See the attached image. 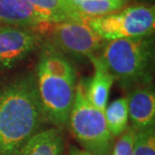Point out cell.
<instances>
[{"label":"cell","mask_w":155,"mask_h":155,"mask_svg":"<svg viewBox=\"0 0 155 155\" xmlns=\"http://www.w3.org/2000/svg\"><path fill=\"white\" fill-rule=\"evenodd\" d=\"M133 155H155L154 128L135 131Z\"/></svg>","instance_id":"obj_15"},{"label":"cell","mask_w":155,"mask_h":155,"mask_svg":"<svg viewBox=\"0 0 155 155\" xmlns=\"http://www.w3.org/2000/svg\"><path fill=\"white\" fill-rule=\"evenodd\" d=\"M64 147L61 131L51 128L35 134L15 155H63Z\"/></svg>","instance_id":"obj_12"},{"label":"cell","mask_w":155,"mask_h":155,"mask_svg":"<svg viewBox=\"0 0 155 155\" xmlns=\"http://www.w3.org/2000/svg\"><path fill=\"white\" fill-rule=\"evenodd\" d=\"M46 38L45 43L63 54L90 58L103 46V40L88 24L77 21L40 22L33 29Z\"/></svg>","instance_id":"obj_6"},{"label":"cell","mask_w":155,"mask_h":155,"mask_svg":"<svg viewBox=\"0 0 155 155\" xmlns=\"http://www.w3.org/2000/svg\"><path fill=\"white\" fill-rule=\"evenodd\" d=\"M135 131L131 126H128L119 136L111 151V155H133Z\"/></svg>","instance_id":"obj_16"},{"label":"cell","mask_w":155,"mask_h":155,"mask_svg":"<svg viewBox=\"0 0 155 155\" xmlns=\"http://www.w3.org/2000/svg\"><path fill=\"white\" fill-rule=\"evenodd\" d=\"M69 1L73 2V3H75V4H76L77 2H79V1H80V0H69Z\"/></svg>","instance_id":"obj_18"},{"label":"cell","mask_w":155,"mask_h":155,"mask_svg":"<svg viewBox=\"0 0 155 155\" xmlns=\"http://www.w3.org/2000/svg\"><path fill=\"white\" fill-rule=\"evenodd\" d=\"M128 101V115L134 131L153 128L155 121V94L146 87H140L130 93Z\"/></svg>","instance_id":"obj_8"},{"label":"cell","mask_w":155,"mask_h":155,"mask_svg":"<svg viewBox=\"0 0 155 155\" xmlns=\"http://www.w3.org/2000/svg\"><path fill=\"white\" fill-rule=\"evenodd\" d=\"M94 66V76L87 80V97L92 105L102 111L107 107L110 90L114 83V78L108 72L99 57L90 58Z\"/></svg>","instance_id":"obj_10"},{"label":"cell","mask_w":155,"mask_h":155,"mask_svg":"<svg viewBox=\"0 0 155 155\" xmlns=\"http://www.w3.org/2000/svg\"><path fill=\"white\" fill-rule=\"evenodd\" d=\"M86 24L104 40L144 38L155 27V9L146 4H134L104 16L91 18Z\"/></svg>","instance_id":"obj_5"},{"label":"cell","mask_w":155,"mask_h":155,"mask_svg":"<svg viewBox=\"0 0 155 155\" xmlns=\"http://www.w3.org/2000/svg\"><path fill=\"white\" fill-rule=\"evenodd\" d=\"M40 22L28 0H0V25L35 29Z\"/></svg>","instance_id":"obj_9"},{"label":"cell","mask_w":155,"mask_h":155,"mask_svg":"<svg viewBox=\"0 0 155 155\" xmlns=\"http://www.w3.org/2000/svg\"><path fill=\"white\" fill-rule=\"evenodd\" d=\"M45 121L35 76L0 86V155L16 154Z\"/></svg>","instance_id":"obj_1"},{"label":"cell","mask_w":155,"mask_h":155,"mask_svg":"<svg viewBox=\"0 0 155 155\" xmlns=\"http://www.w3.org/2000/svg\"><path fill=\"white\" fill-rule=\"evenodd\" d=\"M127 0H80L76 9L84 22L91 18L104 16L122 9Z\"/></svg>","instance_id":"obj_13"},{"label":"cell","mask_w":155,"mask_h":155,"mask_svg":"<svg viewBox=\"0 0 155 155\" xmlns=\"http://www.w3.org/2000/svg\"><path fill=\"white\" fill-rule=\"evenodd\" d=\"M114 80L126 86L150 80L152 40L147 36L109 40L99 57Z\"/></svg>","instance_id":"obj_3"},{"label":"cell","mask_w":155,"mask_h":155,"mask_svg":"<svg viewBox=\"0 0 155 155\" xmlns=\"http://www.w3.org/2000/svg\"><path fill=\"white\" fill-rule=\"evenodd\" d=\"M107 127L113 137H118L128 127V101L127 98H118L104 110Z\"/></svg>","instance_id":"obj_14"},{"label":"cell","mask_w":155,"mask_h":155,"mask_svg":"<svg viewBox=\"0 0 155 155\" xmlns=\"http://www.w3.org/2000/svg\"><path fill=\"white\" fill-rule=\"evenodd\" d=\"M35 79L45 120L60 128L68 126L77 86L74 66L64 54L45 43Z\"/></svg>","instance_id":"obj_2"},{"label":"cell","mask_w":155,"mask_h":155,"mask_svg":"<svg viewBox=\"0 0 155 155\" xmlns=\"http://www.w3.org/2000/svg\"><path fill=\"white\" fill-rule=\"evenodd\" d=\"M70 155H93V154L88 152L85 149H79V148L73 146L70 150Z\"/></svg>","instance_id":"obj_17"},{"label":"cell","mask_w":155,"mask_h":155,"mask_svg":"<svg viewBox=\"0 0 155 155\" xmlns=\"http://www.w3.org/2000/svg\"><path fill=\"white\" fill-rule=\"evenodd\" d=\"M40 35L29 28L0 25V69H9L29 54Z\"/></svg>","instance_id":"obj_7"},{"label":"cell","mask_w":155,"mask_h":155,"mask_svg":"<svg viewBox=\"0 0 155 155\" xmlns=\"http://www.w3.org/2000/svg\"><path fill=\"white\" fill-rule=\"evenodd\" d=\"M38 16L45 22L77 21L85 23L78 13L76 4L69 0H28Z\"/></svg>","instance_id":"obj_11"},{"label":"cell","mask_w":155,"mask_h":155,"mask_svg":"<svg viewBox=\"0 0 155 155\" xmlns=\"http://www.w3.org/2000/svg\"><path fill=\"white\" fill-rule=\"evenodd\" d=\"M68 125L84 149L93 155H110L113 136L107 127L105 113L91 104L87 97V80L76 86L75 100Z\"/></svg>","instance_id":"obj_4"}]
</instances>
